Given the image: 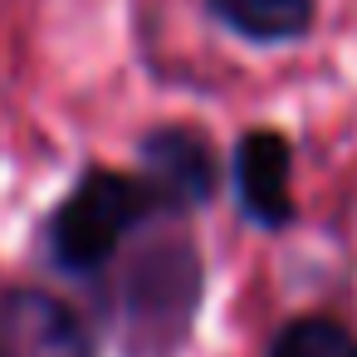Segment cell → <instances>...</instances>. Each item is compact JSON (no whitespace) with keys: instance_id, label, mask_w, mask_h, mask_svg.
I'll return each mask as SVG.
<instances>
[{"instance_id":"8992f818","label":"cell","mask_w":357,"mask_h":357,"mask_svg":"<svg viewBox=\"0 0 357 357\" xmlns=\"http://www.w3.org/2000/svg\"><path fill=\"white\" fill-rule=\"evenodd\" d=\"M206 15L245 45H298L318 25V0H206Z\"/></svg>"},{"instance_id":"3957f363","label":"cell","mask_w":357,"mask_h":357,"mask_svg":"<svg viewBox=\"0 0 357 357\" xmlns=\"http://www.w3.org/2000/svg\"><path fill=\"white\" fill-rule=\"evenodd\" d=\"M137 162H142V186L152 196V211H167V215H186V211H201L215 186H220V157H215V142L186 123H167V128H152L142 142H137Z\"/></svg>"},{"instance_id":"6da1fadb","label":"cell","mask_w":357,"mask_h":357,"mask_svg":"<svg viewBox=\"0 0 357 357\" xmlns=\"http://www.w3.org/2000/svg\"><path fill=\"white\" fill-rule=\"evenodd\" d=\"M128 357H176L201 308V255L191 240H152L128 269Z\"/></svg>"},{"instance_id":"5b68a950","label":"cell","mask_w":357,"mask_h":357,"mask_svg":"<svg viewBox=\"0 0 357 357\" xmlns=\"http://www.w3.org/2000/svg\"><path fill=\"white\" fill-rule=\"evenodd\" d=\"M0 357H93V342L64 298L10 289L0 298Z\"/></svg>"},{"instance_id":"52a82bcc","label":"cell","mask_w":357,"mask_h":357,"mask_svg":"<svg viewBox=\"0 0 357 357\" xmlns=\"http://www.w3.org/2000/svg\"><path fill=\"white\" fill-rule=\"evenodd\" d=\"M269 357H357V333L342 328L337 318L303 313V318H289L274 333Z\"/></svg>"},{"instance_id":"277c9868","label":"cell","mask_w":357,"mask_h":357,"mask_svg":"<svg viewBox=\"0 0 357 357\" xmlns=\"http://www.w3.org/2000/svg\"><path fill=\"white\" fill-rule=\"evenodd\" d=\"M230 176H235V201L240 215L255 230H289L298 220V201H294V147L284 132L274 128H250L235 142L230 157Z\"/></svg>"},{"instance_id":"7a4b0ae2","label":"cell","mask_w":357,"mask_h":357,"mask_svg":"<svg viewBox=\"0 0 357 357\" xmlns=\"http://www.w3.org/2000/svg\"><path fill=\"white\" fill-rule=\"evenodd\" d=\"M147 215H152V196L137 176L89 167L50 220V255L69 274H98Z\"/></svg>"}]
</instances>
